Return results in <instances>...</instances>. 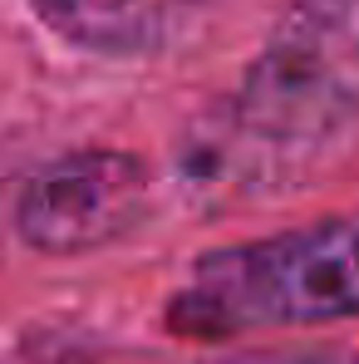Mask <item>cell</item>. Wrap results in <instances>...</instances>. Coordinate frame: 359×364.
Wrapping results in <instances>:
<instances>
[{
	"mask_svg": "<svg viewBox=\"0 0 359 364\" xmlns=\"http://www.w3.org/2000/svg\"><path fill=\"white\" fill-rule=\"evenodd\" d=\"M350 315H359V217L207 251L168 301V325L192 340Z\"/></svg>",
	"mask_w": 359,
	"mask_h": 364,
	"instance_id": "obj_1",
	"label": "cell"
},
{
	"mask_svg": "<svg viewBox=\"0 0 359 364\" xmlns=\"http://www.w3.org/2000/svg\"><path fill=\"white\" fill-rule=\"evenodd\" d=\"M232 143L310 153L359 119V0H296L227 109Z\"/></svg>",
	"mask_w": 359,
	"mask_h": 364,
	"instance_id": "obj_2",
	"label": "cell"
},
{
	"mask_svg": "<svg viewBox=\"0 0 359 364\" xmlns=\"http://www.w3.org/2000/svg\"><path fill=\"white\" fill-rule=\"evenodd\" d=\"M148 217V168L133 153L84 148L55 158L20 187L15 232L50 256H74L128 237Z\"/></svg>",
	"mask_w": 359,
	"mask_h": 364,
	"instance_id": "obj_3",
	"label": "cell"
},
{
	"mask_svg": "<svg viewBox=\"0 0 359 364\" xmlns=\"http://www.w3.org/2000/svg\"><path fill=\"white\" fill-rule=\"evenodd\" d=\"M197 0H30L40 25L94 55H143L187 25Z\"/></svg>",
	"mask_w": 359,
	"mask_h": 364,
	"instance_id": "obj_4",
	"label": "cell"
}]
</instances>
